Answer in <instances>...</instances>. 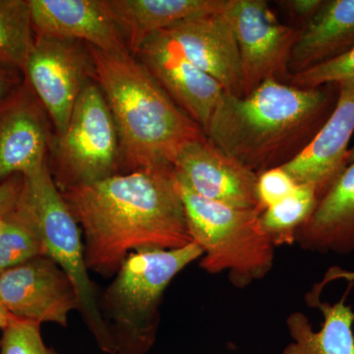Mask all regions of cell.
<instances>
[{
  "label": "cell",
  "instance_id": "6da1fadb",
  "mask_svg": "<svg viewBox=\"0 0 354 354\" xmlns=\"http://www.w3.org/2000/svg\"><path fill=\"white\" fill-rule=\"evenodd\" d=\"M82 232L88 271L111 278L141 249L193 243L174 167L115 174L60 189Z\"/></svg>",
  "mask_w": 354,
  "mask_h": 354
},
{
  "label": "cell",
  "instance_id": "7a4b0ae2",
  "mask_svg": "<svg viewBox=\"0 0 354 354\" xmlns=\"http://www.w3.org/2000/svg\"><path fill=\"white\" fill-rule=\"evenodd\" d=\"M339 85L298 88L268 80L250 94L223 93L205 129L214 145L260 174L299 155L325 125L339 100Z\"/></svg>",
  "mask_w": 354,
  "mask_h": 354
},
{
  "label": "cell",
  "instance_id": "3957f363",
  "mask_svg": "<svg viewBox=\"0 0 354 354\" xmlns=\"http://www.w3.org/2000/svg\"><path fill=\"white\" fill-rule=\"evenodd\" d=\"M95 80L113 113L120 141V174L172 167L188 142L205 136L129 51L106 53L88 46Z\"/></svg>",
  "mask_w": 354,
  "mask_h": 354
},
{
  "label": "cell",
  "instance_id": "277c9868",
  "mask_svg": "<svg viewBox=\"0 0 354 354\" xmlns=\"http://www.w3.org/2000/svg\"><path fill=\"white\" fill-rule=\"evenodd\" d=\"M202 256L194 242L169 250L141 249L127 256L99 298L116 354L151 351L157 341L165 291L179 272Z\"/></svg>",
  "mask_w": 354,
  "mask_h": 354
},
{
  "label": "cell",
  "instance_id": "5b68a950",
  "mask_svg": "<svg viewBox=\"0 0 354 354\" xmlns=\"http://www.w3.org/2000/svg\"><path fill=\"white\" fill-rule=\"evenodd\" d=\"M176 181L191 237L203 250L200 268L211 274L227 272L241 290L264 279L274 267L276 246L262 227V212L212 201Z\"/></svg>",
  "mask_w": 354,
  "mask_h": 354
},
{
  "label": "cell",
  "instance_id": "8992f818",
  "mask_svg": "<svg viewBox=\"0 0 354 354\" xmlns=\"http://www.w3.org/2000/svg\"><path fill=\"white\" fill-rule=\"evenodd\" d=\"M24 179L43 230L46 255L65 272L78 298V312L104 353L116 354L108 326L100 311L99 295L86 264L82 232L51 174L48 160Z\"/></svg>",
  "mask_w": 354,
  "mask_h": 354
},
{
  "label": "cell",
  "instance_id": "52a82bcc",
  "mask_svg": "<svg viewBox=\"0 0 354 354\" xmlns=\"http://www.w3.org/2000/svg\"><path fill=\"white\" fill-rule=\"evenodd\" d=\"M59 189L120 174V141L113 113L97 81L86 84L66 129L51 142Z\"/></svg>",
  "mask_w": 354,
  "mask_h": 354
},
{
  "label": "cell",
  "instance_id": "ba28073f",
  "mask_svg": "<svg viewBox=\"0 0 354 354\" xmlns=\"http://www.w3.org/2000/svg\"><path fill=\"white\" fill-rule=\"evenodd\" d=\"M23 74L57 136L66 129L86 84L95 79L94 62L88 44L35 37Z\"/></svg>",
  "mask_w": 354,
  "mask_h": 354
},
{
  "label": "cell",
  "instance_id": "9c48e42d",
  "mask_svg": "<svg viewBox=\"0 0 354 354\" xmlns=\"http://www.w3.org/2000/svg\"><path fill=\"white\" fill-rule=\"evenodd\" d=\"M230 15L241 57L243 97L268 80L288 83L299 28L279 22L264 0H232Z\"/></svg>",
  "mask_w": 354,
  "mask_h": 354
},
{
  "label": "cell",
  "instance_id": "30bf717a",
  "mask_svg": "<svg viewBox=\"0 0 354 354\" xmlns=\"http://www.w3.org/2000/svg\"><path fill=\"white\" fill-rule=\"evenodd\" d=\"M0 304L17 318L64 328L79 306L68 277L48 255L0 272Z\"/></svg>",
  "mask_w": 354,
  "mask_h": 354
},
{
  "label": "cell",
  "instance_id": "8fae6325",
  "mask_svg": "<svg viewBox=\"0 0 354 354\" xmlns=\"http://www.w3.org/2000/svg\"><path fill=\"white\" fill-rule=\"evenodd\" d=\"M134 57L205 131L225 93L221 84L184 57L162 31L147 37Z\"/></svg>",
  "mask_w": 354,
  "mask_h": 354
},
{
  "label": "cell",
  "instance_id": "7c38bea8",
  "mask_svg": "<svg viewBox=\"0 0 354 354\" xmlns=\"http://www.w3.org/2000/svg\"><path fill=\"white\" fill-rule=\"evenodd\" d=\"M172 167L176 178L203 198L261 211L258 174L223 153L206 135L185 144Z\"/></svg>",
  "mask_w": 354,
  "mask_h": 354
},
{
  "label": "cell",
  "instance_id": "4fadbf2b",
  "mask_svg": "<svg viewBox=\"0 0 354 354\" xmlns=\"http://www.w3.org/2000/svg\"><path fill=\"white\" fill-rule=\"evenodd\" d=\"M53 139L50 118L24 78L16 92L0 102V183L41 167Z\"/></svg>",
  "mask_w": 354,
  "mask_h": 354
},
{
  "label": "cell",
  "instance_id": "5bb4252c",
  "mask_svg": "<svg viewBox=\"0 0 354 354\" xmlns=\"http://www.w3.org/2000/svg\"><path fill=\"white\" fill-rule=\"evenodd\" d=\"M230 7L181 21L162 32L184 57L216 79L225 93L243 97L241 57Z\"/></svg>",
  "mask_w": 354,
  "mask_h": 354
},
{
  "label": "cell",
  "instance_id": "9a60e30c",
  "mask_svg": "<svg viewBox=\"0 0 354 354\" xmlns=\"http://www.w3.org/2000/svg\"><path fill=\"white\" fill-rule=\"evenodd\" d=\"M29 2L35 37L81 41L106 53L129 51L109 0Z\"/></svg>",
  "mask_w": 354,
  "mask_h": 354
},
{
  "label": "cell",
  "instance_id": "2e32d148",
  "mask_svg": "<svg viewBox=\"0 0 354 354\" xmlns=\"http://www.w3.org/2000/svg\"><path fill=\"white\" fill-rule=\"evenodd\" d=\"M332 115L309 145L283 169L297 184L316 190L320 200L349 165V143L354 134V81L339 84Z\"/></svg>",
  "mask_w": 354,
  "mask_h": 354
},
{
  "label": "cell",
  "instance_id": "e0dca14e",
  "mask_svg": "<svg viewBox=\"0 0 354 354\" xmlns=\"http://www.w3.org/2000/svg\"><path fill=\"white\" fill-rule=\"evenodd\" d=\"M295 243L309 252H354V162L344 169L298 228Z\"/></svg>",
  "mask_w": 354,
  "mask_h": 354
},
{
  "label": "cell",
  "instance_id": "ac0fdd59",
  "mask_svg": "<svg viewBox=\"0 0 354 354\" xmlns=\"http://www.w3.org/2000/svg\"><path fill=\"white\" fill-rule=\"evenodd\" d=\"M354 50V0H324L300 29L290 62L291 75L327 64Z\"/></svg>",
  "mask_w": 354,
  "mask_h": 354
},
{
  "label": "cell",
  "instance_id": "d6986e66",
  "mask_svg": "<svg viewBox=\"0 0 354 354\" xmlns=\"http://www.w3.org/2000/svg\"><path fill=\"white\" fill-rule=\"evenodd\" d=\"M346 293L335 304L323 302L320 292L312 290L306 295L310 306L322 313L324 322L318 332H314L308 317L302 312H292L286 319L290 342L283 354H354V311L346 304L353 286L351 281Z\"/></svg>",
  "mask_w": 354,
  "mask_h": 354
},
{
  "label": "cell",
  "instance_id": "ffe728a7",
  "mask_svg": "<svg viewBox=\"0 0 354 354\" xmlns=\"http://www.w3.org/2000/svg\"><path fill=\"white\" fill-rule=\"evenodd\" d=\"M232 0H109L133 55L144 39L181 21L220 12Z\"/></svg>",
  "mask_w": 354,
  "mask_h": 354
},
{
  "label": "cell",
  "instance_id": "44dd1931",
  "mask_svg": "<svg viewBox=\"0 0 354 354\" xmlns=\"http://www.w3.org/2000/svg\"><path fill=\"white\" fill-rule=\"evenodd\" d=\"M4 220L6 227L0 236V272L46 255L41 221L25 179L19 199Z\"/></svg>",
  "mask_w": 354,
  "mask_h": 354
},
{
  "label": "cell",
  "instance_id": "7402d4cb",
  "mask_svg": "<svg viewBox=\"0 0 354 354\" xmlns=\"http://www.w3.org/2000/svg\"><path fill=\"white\" fill-rule=\"evenodd\" d=\"M318 201L312 186L297 184L290 195L261 214L262 227L274 246L295 243L298 228L311 215Z\"/></svg>",
  "mask_w": 354,
  "mask_h": 354
},
{
  "label": "cell",
  "instance_id": "603a6c76",
  "mask_svg": "<svg viewBox=\"0 0 354 354\" xmlns=\"http://www.w3.org/2000/svg\"><path fill=\"white\" fill-rule=\"evenodd\" d=\"M34 41L29 0H0V60L24 71Z\"/></svg>",
  "mask_w": 354,
  "mask_h": 354
},
{
  "label": "cell",
  "instance_id": "cb8c5ba5",
  "mask_svg": "<svg viewBox=\"0 0 354 354\" xmlns=\"http://www.w3.org/2000/svg\"><path fill=\"white\" fill-rule=\"evenodd\" d=\"M41 326L10 315L1 330L0 354H60L44 344Z\"/></svg>",
  "mask_w": 354,
  "mask_h": 354
},
{
  "label": "cell",
  "instance_id": "d4e9b609",
  "mask_svg": "<svg viewBox=\"0 0 354 354\" xmlns=\"http://www.w3.org/2000/svg\"><path fill=\"white\" fill-rule=\"evenodd\" d=\"M344 81H354V50L327 64L291 75L288 83L298 88H312Z\"/></svg>",
  "mask_w": 354,
  "mask_h": 354
},
{
  "label": "cell",
  "instance_id": "484cf974",
  "mask_svg": "<svg viewBox=\"0 0 354 354\" xmlns=\"http://www.w3.org/2000/svg\"><path fill=\"white\" fill-rule=\"evenodd\" d=\"M297 186V183L283 167H276L258 174L257 195L261 211L264 212L285 199Z\"/></svg>",
  "mask_w": 354,
  "mask_h": 354
},
{
  "label": "cell",
  "instance_id": "4316f807",
  "mask_svg": "<svg viewBox=\"0 0 354 354\" xmlns=\"http://www.w3.org/2000/svg\"><path fill=\"white\" fill-rule=\"evenodd\" d=\"M24 185V176H14L0 183V218L15 207Z\"/></svg>",
  "mask_w": 354,
  "mask_h": 354
},
{
  "label": "cell",
  "instance_id": "83f0119b",
  "mask_svg": "<svg viewBox=\"0 0 354 354\" xmlns=\"http://www.w3.org/2000/svg\"><path fill=\"white\" fill-rule=\"evenodd\" d=\"M323 1L324 0H286L279 1L278 3L279 6L285 7L286 12L290 13L293 19L301 22L302 28L315 15Z\"/></svg>",
  "mask_w": 354,
  "mask_h": 354
},
{
  "label": "cell",
  "instance_id": "f1b7e54d",
  "mask_svg": "<svg viewBox=\"0 0 354 354\" xmlns=\"http://www.w3.org/2000/svg\"><path fill=\"white\" fill-rule=\"evenodd\" d=\"M24 82V74L19 69L0 60V102L10 97Z\"/></svg>",
  "mask_w": 354,
  "mask_h": 354
},
{
  "label": "cell",
  "instance_id": "f546056e",
  "mask_svg": "<svg viewBox=\"0 0 354 354\" xmlns=\"http://www.w3.org/2000/svg\"><path fill=\"white\" fill-rule=\"evenodd\" d=\"M9 317H10V314L6 311V309L4 308L3 305L0 304V330H2V328L6 325Z\"/></svg>",
  "mask_w": 354,
  "mask_h": 354
},
{
  "label": "cell",
  "instance_id": "4dcf8cb0",
  "mask_svg": "<svg viewBox=\"0 0 354 354\" xmlns=\"http://www.w3.org/2000/svg\"><path fill=\"white\" fill-rule=\"evenodd\" d=\"M4 227H6V220H4V218H0V236L3 232Z\"/></svg>",
  "mask_w": 354,
  "mask_h": 354
},
{
  "label": "cell",
  "instance_id": "1f68e13d",
  "mask_svg": "<svg viewBox=\"0 0 354 354\" xmlns=\"http://www.w3.org/2000/svg\"><path fill=\"white\" fill-rule=\"evenodd\" d=\"M354 162V146L351 148V153H349V165Z\"/></svg>",
  "mask_w": 354,
  "mask_h": 354
}]
</instances>
